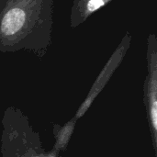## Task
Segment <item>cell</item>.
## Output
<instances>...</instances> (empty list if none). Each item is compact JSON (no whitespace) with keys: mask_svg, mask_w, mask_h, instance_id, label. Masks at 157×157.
<instances>
[{"mask_svg":"<svg viewBox=\"0 0 157 157\" xmlns=\"http://www.w3.org/2000/svg\"><path fill=\"white\" fill-rule=\"evenodd\" d=\"M54 0H0V52L42 59L52 43Z\"/></svg>","mask_w":157,"mask_h":157,"instance_id":"6da1fadb","label":"cell"},{"mask_svg":"<svg viewBox=\"0 0 157 157\" xmlns=\"http://www.w3.org/2000/svg\"><path fill=\"white\" fill-rule=\"evenodd\" d=\"M40 133L18 108L9 106L2 118V157H46Z\"/></svg>","mask_w":157,"mask_h":157,"instance_id":"7a4b0ae2","label":"cell"},{"mask_svg":"<svg viewBox=\"0 0 157 157\" xmlns=\"http://www.w3.org/2000/svg\"><path fill=\"white\" fill-rule=\"evenodd\" d=\"M146 61L147 75L144 84V103L155 155L157 156V38L155 33L147 37Z\"/></svg>","mask_w":157,"mask_h":157,"instance_id":"3957f363","label":"cell"},{"mask_svg":"<svg viewBox=\"0 0 157 157\" xmlns=\"http://www.w3.org/2000/svg\"><path fill=\"white\" fill-rule=\"evenodd\" d=\"M132 40V33L129 30H127L125 32V34L123 35L121 40L118 44L117 48L114 50L113 53L109 58L108 62L106 63V64L104 65V67L98 74V75L97 79L95 80L93 86H91L86 99L84 100V102L80 105V107L76 110L75 115L73 119H75V121L79 120L87 111V109L91 107L94 100L97 98L98 94L103 90V88L106 86V85L108 84V82L113 75L114 72L117 70V68L122 63L124 57L126 56V54L131 47Z\"/></svg>","mask_w":157,"mask_h":157,"instance_id":"277c9868","label":"cell"},{"mask_svg":"<svg viewBox=\"0 0 157 157\" xmlns=\"http://www.w3.org/2000/svg\"><path fill=\"white\" fill-rule=\"evenodd\" d=\"M111 1L112 0H80L76 3H73L69 17L70 27L72 29L79 27L86 22L92 14L107 6Z\"/></svg>","mask_w":157,"mask_h":157,"instance_id":"5b68a950","label":"cell"},{"mask_svg":"<svg viewBox=\"0 0 157 157\" xmlns=\"http://www.w3.org/2000/svg\"><path fill=\"white\" fill-rule=\"evenodd\" d=\"M76 121L72 119L68 122H66L63 126L54 125L53 127V133H54V147L58 148L61 152L64 151L69 144L71 136L75 127Z\"/></svg>","mask_w":157,"mask_h":157,"instance_id":"8992f818","label":"cell"},{"mask_svg":"<svg viewBox=\"0 0 157 157\" xmlns=\"http://www.w3.org/2000/svg\"><path fill=\"white\" fill-rule=\"evenodd\" d=\"M60 153H61V151H60L58 148H56V147L53 146V148H52L51 151H49V152L47 153L46 157H59Z\"/></svg>","mask_w":157,"mask_h":157,"instance_id":"52a82bcc","label":"cell"},{"mask_svg":"<svg viewBox=\"0 0 157 157\" xmlns=\"http://www.w3.org/2000/svg\"><path fill=\"white\" fill-rule=\"evenodd\" d=\"M78 1H80V0H74V2H73V3H76V2H78Z\"/></svg>","mask_w":157,"mask_h":157,"instance_id":"ba28073f","label":"cell"}]
</instances>
